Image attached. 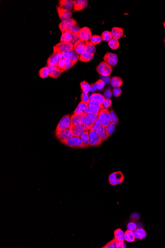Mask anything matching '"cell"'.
<instances>
[{"mask_svg": "<svg viewBox=\"0 0 165 248\" xmlns=\"http://www.w3.org/2000/svg\"><path fill=\"white\" fill-rule=\"evenodd\" d=\"M124 240L127 242H134L135 241V237L134 234V231L130 230H127L124 232Z\"/></svg>", "mask_w": 165, "mask_h": 248, "instance_id": "484cf974", "label": "cell"}, {"mask_svg": "<svg viewBox=\"0 0 165 248\" xmlns=\"http://www.w3.org/2000/svg\"><path fill=\"white\" fill-rule=\"evenodd\" d=\"M62 73V72L61 71H60V69L57 67L56 68L54 71V72L51 74L49 75V76L51 78H54L55 79V78H59V77L60 76V74H61Z\"/></svg>", "mask_w": 165, "mask_h": 248, "instance_id": "7bdbcfd3", "label": "cell"}, {"mask_svg": "<svg viewBox=\"0 0 165 248\" xmlns=\"http://www.w3.org/2000/svg\"><path fill=\"white\" fill-rule=\"evenodd\" d=\"M59 5L60 8L67 11H70L74 9V1L72 0H60Z\"/></svg>", "mask_w": 165, "mask_h": 248, "instance_id": "44dd1931", "label": "cell"}, {"mask_svg": "<svg viewBox=\"0 0 165 248\" xmlns=\"http://www.w3.org/2000/svg\"><path fill=\"white\" fill-rule=\"evenodd\" d=\"M56 136L59 141L66 140L73 137L74 135L71 128L56 131Z\"/></svg>", "mask_w": 165, "mask_h": 248, "instance_id": "52a82bcc", "label": "cell"}, {"mask_svg": "<svg viewBox=\"0 0 165 248\" xmlns=\"http://www.w3.org/2000/svg\"><path fill=\"white\" fill-rule=\"evenodd\" d=\"M123 80L119 77L114 76L110 80V83L114 88H120L123 84Z\"/></svg>", "mask_w": 165, "mask_h": 248, "instance_id": "d4e9b609", "label": "cell"}, {"mask_svg": "<svg viewBox=\"0 0 165 248\" xmlns=\"http://www.w3.org/2000/svg\"><path fill=\"white\" fill-rule=\"evenodd\" d=\"M78 34L80 40L84 42L89 41L92 36L90 29L87 27H84L81 28Z\"/></svg>", "mask_w": 165, "mask_h": 248, "instance_id": "8fae6325", "label": "cell"}, {"mask_svg": "<svg viewBox=\"0 0 165 248\" xmlns=\"http://www.w3.org/2000/svg\"><path fill=\"white\" fill-rule=\"evenodd\" d=\"M56 9H57L59 17L62 22L66 21L71 18L72 14L70 11L62 9L59 6L56 7Z\"/></svg>", "mask_w": 165, "mask_h": 248, "instance_id": "9a60e30c", "label": "cell"}, {"mask_svg": "<svg viewBox=\"0 0 165 248\" xmlns=\"http://www.w3.org/2000/svg\"><path fill=\"white\" fill-rule=\"evenodd\" d=\"M117 243L118 241L115 238L112 239L111 241L108 242V243L102 247L103 248H117Z\"/></svg>", "mask_w": 165, "mask_h": 248, "instance_id": "60d3db41", "label": "cell"}, {"mask_svg": "<svg viewBox=\"0 0 165 248\" xmlns=\"http://www.w3.org/2000/svg\"><path fill=\"white\" fill-rule=\"evenodd\" d=\"M63 59L62 53H54L47 60V65L49 66H57L59 60Z\"/></svg>", "mask_w": 165, "mask_h": 248, "instance_id": "30bf717a", "label": "cell"}, {"mask_svg": "<svg viewBox=\"0 0 165 248\" xmlns=\"http://www.w3.org/2000/svg\"><path fill=\"white\" fill-rule=\"evenodd\" d=\"M60 141L65 146L72 148H86L80 137L73 136L71 138L61 140Z\"/></svg>", "mask_w": 165, "mask_h": 248, "instance_id": "6da1fadb", "label": "cell"}, {"mask_svg": "<svg viewBox=\"0 0 165 248\" xmlns=\"http://www.w3.org/2000/svg\"><path fill=\"white\" fill-rule=\"evenodd\" d=\"M81 29L78 26V25H75L71 27L68 30V31L73 32V33H78L80 30H81Z\"/></svg>", "mask_w": 165, "mask_h": 248, "instance_id": "f5cc1de1", "label": "cell"}, {"mask_svg": "<svg viewBox=\"0 0 165 248\" xmlns=\"http://www.w3.org/2000/svg\"><path fill=\"white\" fill-rule=\"evenodd\" d=\"M101 37L102 40L106 41V42H109L113 38L111 32L109 31H104L102 33Z\"/></svg>", "mask_w": 165, "mask_h": 248, "instance_id": "e575fe53", "label": "cell"}, {"mask_svg": "<svg viewBox=\"0 0 165 248\" xmlns=\"http://www.w3.org/2000/svg\"><path fill=\"white\" fill-rule=\"evenodd\" d=\"M115 124L111 123L110 124L107 125V127H105V130H106L107 135L108 137H109L111 135V134L114 132V131H115Z\"/></svg>", "mask_w": 165, "mask_h": 248, "instance_id": "d590c367", "label": "cell"}, {"mask_svg": "<svg viewBox=\"0 0 165 248\" xmlns=\"http://www.w3.org/2000/svg\"><path fill=\"white\" fill-rule=\"evenodd\" d=\"M70 128L73 133L74 136L75 137H80L85 131H87L83 125H72Z\"/></svg>", "mask_w": 165, "mask_h": 248, "instance_id": "d6986e66", "label": "cell"}, {"mask_svg": "<svg viewBox=\"0 0 165 248\" xmlns=\"http://www.w3.org/2000/svg\"><path fill=\"white\" fill-rule=\"evenodd\" d=\"M96 132L98 133V134L99 135L101 138L102 139V140H104V141L108 138V137L107 135L106 130H105V127L103 126L102 125L100 128H98Z\"/></svg>", "mask_w": 165, "mask_h": 248, "instance_id": "1f68e13d", "label": "cell"}, {"mask_svg": "<svg viewBox=\"0 0 165 248\" xmlns=\"http://www.w3.org/2000/svg\"><path fill=\"white\" fill-rule=\"evenodd\" d=\"M75 25H78L76 20L73 18H71L66 21H63L59 24V28L62 32L67 31L71 27Z\"/></svg>", "mask_w": 165, "mask_h": 248, "instance_id": "7c38bea8", "label": "cell"}, {"mask_svg": "<svg viewBox=\"0 0 165 248\" xmlns=\"http://www.w3.org/2000/svg\"><path fill=\"white\" fill-rule=\"evenodd\" d=\"M102 40V38L101 36L97 35H95L92 36L90 39V42L95 46L99 44Z\"/></svg>", "mask_w": 165, "mask_h": 248, "instance_id": "74e56055", "label": "cell"}, {"mask_svg": "<svg viewBox=\"0 0 165 248\" xmlns=\"http://www.w3.org/2000/svg\"><path fill=\"white\" fill-rule=\"evenodd\" d=\"M68 50H74L73 45L70 43L60 42L54 47V53H62Z\"/></svg>", "mask_w": 165, "mask_h": 248, "instance_id": "9c48e42d", "label": "cell"}, {"mask_svg": "<svg viewBox=\"0 0 165 248\" xmlns=\"http://www.w3.org/2000/svg\"><path fill=\"white\" fill-rule=\"evenodd\" d=\"M101 126H102V124H101V121H99V119H97V120L95 122V123H93V125H92V127H91V128H90V129L92 130H93V131H97V130H98V128H100Z\"/></svg>", "mask_w": 165, "mask_h": 248, "instance_id": "ee69618b", "label": "cell"}, {"mask_svg": "<svg viewBox=\"0 0 165 248\" xmlns=\"http://www.w3.org/2000/svg\"><path fill=\"white\" fill-rule=\"evenodd\" d=\"M110 117H111V123L116 125L119 123L118 117L112 109L110 110Z\"/></svg>", "mask_w": 165, "mask_h": 248, "instance_id": "ab89813d", "label": "cell"}, {"mask_svg": "<svg viewBox=\"0 0 165 248\" xmlns=\"http://www.w3.org/2000/svg\"><path fill=\"white\" fill-rule=\"evenodd\" d=\"M104 95V97L106 98H110L111 97L112 95V92L110 89H107L105 91Z\"/></svg>", "mask_w": 165, "mask_h": 248, "instance_id": "db71d44e", "label": "cell"}, {"mask_svg": "<svg viewBox=\"0 0 165 248\" xmlns=\"http://www.w3.org/2000/svg\"><path fill=\"white\" fill-rule=\"evenodd\" d=\"M87 115L89 117V119H90L93 124L95 123V122L98 119V114H96V113H89Z\"/></svg>", "mask_w": 165, "mask_h": 248, "instance_id": "bcb514c9", "label": "cell"}, {"mask_svg": "<svg viewBox=\"0 0 165 248\" xmlns=\"http://www.w3.org/2000/svg\"><path fill=\"white\" fill-rule=\"evenodd\" d=\"M94 55L92 53L85 52L82 54L80 55L79 60L82 62H88L92 60Z\"/></svg>", "mask_w": 165, "mask_h": 248, "instance_id": "4316f807", "label": "cell"}, {"mask_svg": "<svg viewBox=\"0 0 165 248\" xmlns=\"http://www.w3.org/2000/svg\"><path fill=\"white\" fill-rule=\"evenodd\" d=\"M105 99V97L103 96H102V95H101L99 93H94L92 94V95L90 96V97L89 98V101L96 100V101H98V102H99L102 104Z\"/></svg>", "mask_w": 165, "mask_h": 248, "instance_id": "f1b7e54d", "label": "cell"}, {"mask_svg": "<svg viewBox=\"0 0 165 248\" xmlns=\"http://www.w3.org/2000/svg\"><path fill=\"white\" fill-rule=\"evenodd\" d=\"M108 45L110 48L113 50H116L120 46L119 42L118 39H115L113 38L111 40L108 42Z\"/></svg>", "mask_w": 165, "mask_h": 248, "instance_id": "d6a6232c", "label": "cell"}, {"mask_svg": "<svg viewBox=\"0 0 165 248\" xmlns=\"http://www.w3.org/2000/svg\"><path fill=\"white\" fill-rule=\"evenodd\" d=\"M66 65H65V66L63 69V72H64L65 71H67L69 69H70L71 68H72L73 66H74V65L76 64V63L72 62L71 60H69L66 59Z\"/></svg>", "mask_w": 165, "mask_h": 248, "instance_id": "f6af8a7d", "label": "cell"}, {"mask_svg": "<svg viewBox=\"0 0 165 248\" xmlns=\"http://www.w3.org/2000/svg\"><path fill=\"white\" fill-rule=\"evenodd\" d=\"M85 52L92 53V54H93V55H95L96 53V49L95 46L89 41L86 42Z\"/></svg>", "mask_w": 165, "mask_h": 248, "instance_id": "4dcf8cb0", "label": "cell"}, {"mask_svg": "<svg viewBox=\"0 0 165 248\" xmlns=\"http://www.w3.org/2000/svg\"><path fill=\"white\" fill-rule=\"evenodd\" d=\"M90 146L96 147L102 144L104 140H102L96 131L90 129L89 130Z\"/></svg>", "mask_w": 165, "mask_h": 248, "instance_id": "5b68a950", "label": "cell"}, {"mask_svg": "<svg viewBox=\"0 0 165 248\" xmlns=\"http://www.w3.org/2000/svg\"><path fill=\"white\" fill-rule=\"evenodd\" d=\"M88 106L89 113H93L96 114H98L101 110L104 108L102 104L96 100L89 101Z\"/></svg>", "mask_w": 165, "mask_h": 248, "instance_id": "ba28073f", "label": "cell"}, {"mask_svg": "<svg viewBox=\"0 0 165 248\" xmlns=\"http://www.w3.org/2000/svg\"><path fill=\"white\" fill-rule=\"evenodd\" d=\"M93 124L92 123L90 119H89V117L88 116L87 114H86L85 116L84 122H83V125L87 129V130H89L91 128V127H92Z\"/></svg>", "mask_w": 165, "mask_h": 248, "instance_id": "8d00e7d4", "label": "cell"}, {"mask_svg": "<svg viewBox=\"0 0 165 248\" xmlns=\"http://www.w3.org/2000/svg\"><path fill=\"white\" fill-rule=\"evenodd\" d=\"M63 59H67L76 63L79 60L80 55L77 54L74 50H68L62 53Z\"/></svg>", "mask_w": 165, "mask_h": 248, "instance_id": "5bb4252c", "label": "cell"}, {"mask_svg": "<svg viewBox=\"0 0 165 248\" xmlns=\"http://www.w3.org/2000/svg\"><path fill=\"white\" fill-rule=\"evenodd\" d=\"M135 236V239L138 240H143L146 236V232L145 230L143 228H138L134 232Z\"/></svg>", "mask_w": 165, "mask_h": 248, "instance_id": "cb8c5ba5", "label": "cell"}, {"mask_svg": "<svg viewBox=\"0 0 165 248\" xmlns=\"http://www.w3.org/2000/svg\"><path fill=\"white\" fill-rule=\"evenodd\" d=\"M88 1L87 0H75L74 1L73 12H78L87 8Z\"/></svg>", "mask_w": 165, "mask_h": 248, "instance_id": "ac0fdd59", "label": "cell"}, {"mask_svg": "<svg viewBox=\"0 0 165 248\" xmlns=\"http://www.w3.org/2000/svg\"><path fill=\"white\" fill-rule=\"evenodd\" d=\"M39 75L42 78H45L49 75V71L48 68L44 67L41 68L39 71Z\"/></svg>", "mask_w": 165, "mask_h": 248, "instance_id": "f35d334b", "label": "cell"}, {"mask_svg": "<svg viewBox=\"0 0 165 248\" xmlns=\"http://www.w3.org/2000/svg\"><path fill=\"white\" fill-rule=\"evenodd\" d=\"M164 43H165V39H164Z\"/></svg>", "mask_w": 165, "mask_h": 248, "instance_id": "94428289", "label": "cell"}, {"mask_svg": "<svg viewBox=\"0 0 165 248\" xmlns=\"http://www.w3.org/2000/svg\"><path fill=\"white\" fill-rule=\"evenodd\" d=\"M125 177L121 172H116L111 173L109 176V182L111 185H118L124 182Z\"/></svg>", "mask_w": 165, "mask_h": 248, "instance_id": "3957f363", "label": "cell"}, {"mask_svg": "<svg viewBox=\"0 0 165 248\" xmlns=\"http://www.w3.org/2000/svg\"><path fill=\"white\" fill-rule=\"evenodd\" d=\"M127 228H128V230L134 232L138 228V226H137V224L135 223H134V222H131V223H129L127 225Z\"/></svg>", "mask_w": 165, "mask_h": 248, "instance_id": "681fc988", "label": "cell"}, {"mask_svg": "<svg viewBox=\"0 0 165 248\" xmlns=\"http://www.w3.org/2000/svg\"><path fill=\"white\" fill-rule=\"evenodd\" d=\"M104 62L111 66H115L118 62V58L117 55L112 53H107L104 57Z\"/></svg>", "mask_w": 165, "mask_h": 248, "instance_id": "4fadbf2b", "label": "cell"}, {"mask_svg": "<svg viewBox=\"0 0 165 248\" xmlns=\"http://www.w3.org/2000/svg\"><path fill=\"white\" fill-rule=\"evenodd\" d=\"M81 89L83 93L88 94L90 91V85L86 81H83L80 83Z\"/></svg>", "mask_w": 165, "mask_h": 248, "instance_id": "836d02e7", "label": "cell"}, {"mask_svg": "<svg viewBox=\"0 0 165 248\" xmlns=\"http://www.w3.org/2000/svg\"><path fill=\"white\" fill-rule=\"evenodd\" d=\"M96 88L95 86V84H94L90 85V92H95L96 90Z\"/></svg>", "mask_w": 165, "mask_h": 248, "instance_id": "680465c9", "label": "cell"}, {"mask_svg": "<svg viewBox=\"0 0 165 248\" xmlns=\"http://www.w3.org/2000/svg\"><path fill=\"white\" fill-rule=\"evenodd\" d=\"M82 141L84 144L86 148L90 146V140H89V130L85 131L82 135L80 137Z\"/></svg>", "mask_w": 165, "mask_h": 248, "instance_id": "f546056e", "label": "cell"}, {"mask_svg": "<svg viewBox=\"0 0 165 248\" xmlns=\"http://www.w3.org/2000/svg\"><path fill=\"white\" fill-rule=\"evenodd\" d=\"M126 248V245L124 243V241H120L118 242L117 243V248Z\"/></svg>", "mask_w": 165, "mask_h": 248, "instance_id": "11a10c76", "label": "cell"}, {"mask_svg": "<svg viewBox=\"0 0 165 248\" xmlns=\"http://www.w3.org/2000/svg\"><path fill=\"white\" fill-rule=\"evenodd\" d=\"M96 71L102 76H109L112 71V67L106 62H101L97 66Z\"/></svg>", "mask_w": 165, "mask_h": 248, "instance_id": "277c9868", "label": "cell"}, {"mask_svg": "<svg viewBox=\"0 0 165 248\" xmlns=\"http://www.w3.org/2000/svg\"><path fill=\"white\" fill-rule=\"evenodd\" d=\"M163 26L164 27V28H165V22H164V23H163Z\"/></svg>", "mask_w": 165, "mask_h": 248, "instance_id": "91938a15", "label": "cell"}, {"mask_svg": "<svg viewBox=\"0 0 165 248\" xmlns=\"http://www.w3.org/2000/svg\"><path fill=\"white\" fill-rule=\"evenodd\" d=\"M89 113L88 103L81 102L74 112L75 114H87Z\"/></svg>", "mask_w": 165, "mask_h": 248, "instance_id": "2e32d148", "label": "cell"}, {"mask_svg": "<svg viewBox=\"0 0 165 248\" xmlns=\"http://www.w3.org/2000/svg\"><path fill=\"white\" fill-rule=\"evenodd\" d=\"M111 33L113 38L118 40L123 36L124 30L120 27H114L112 29Z\"/></svg>", "mask_w": 165, "mask_h": 248, "instance_id": "603a6c76", "label": "cell"}, {"mask_svg": "<svg viewBox=\"0 0 165 248\" xmlns=\"http://www.w3.org/2000/svg\"><path fill=\"white\" fill-rule=\"evenodd\" d=\"M72 126L71 122V116L69 114L63 116L60 121L58 123L56 131H59L62 130L70 128Z\"/></svg>", "mask_w": 165, "mask_h": 248, "instance_id": "8992f818", "label": "cell"}, {"mask_svg": "<svg viewBox=\"0 0 165 248\" xmlns=\"http://www.w3.org/2000/svg\"><path fill=\"white\" fill-rule=\"evenodd\" d=\"M89 98H90V97L87 94L82 93L81 95V102L85 103H89Z\"/></svg>", "mask_w": 165, "mask_h": 248, "instance_id": "f907efd6", "label": "cell"}, {"mask_svg": "<svg viewBox=\"0 0 165 248\" xmlns=\"http://www.w3.org/2000/svg\"><path fill=\"white\" fill-rule=\"evenodd\" d=\"M66 59H62L59 60L58 65H57V68H59L60 69V71H62V73L63 72V70L65 66L66 65Z\"/></svg>", "mask_w": 165, "mask_h": 248, "instance_id": "7dc6e473", "label": "cell"}, {"mask_svg": "<svg viewBox=\"0 0 165 248\" xmlns=\"http://www.w3.org/2000/svg\"><path fill=\"white\" fill-rule=\"evenodd\" d=\"M72 39H73L72 32H70L68 31H65L64 32H62V36L60 38V42L67 43L71 44Z\"/></svg>", "mask_w": 165, "mask_h": 248, "instance_id": "7402d4cb", "label": "cell"}, {"mask_svg": "<svg viewBox=\"0 0 165 248\" xmlns=\"http://www.w3.org/2000/svg\"><path fill=\"white\" fill-rule=\"evenodd\" d=\"M48 71H49V75H50V74H51L54 72V70L56 68L57 66H48Z\"/></svg>", "mask_w": 165, "mask_h": 248, "instance_id": "9f6ffc18", "label": "cell"}, {"mask_svg": "<svg viewBox=\"0 0 165 248\" xmlns=\"http://www.w3.org/2000/svg\"><path fill=\"white\" fill-rule=\"evenodd\" d=\"M114 238L118 241H124V232L120 228H118L115 230L114 232Z\"/></svg>", "mask_w": 165, "mask_h": 248, "instance_id": "83f0119b", "label": "cell"}, {"mask_svg": "<svg viewBox=\"0 0 165 248\" xmlns=\"http://www.w3.org/2000/svg\"><path fill=\"white\" fill-rule=\"evenodd\" d=\"M85 115L86 114H73L71 116L72 125H83Z\"/></svg>", "mask_w": 165, "mask_h": 248, "instance_id": "ffe728a7", "label": "cell"}, {"mask_svg": "<svg viewBox=\"0 0 165 248\" xmlns=\"http://www.w3.org/2000/svg\"><path fill=\"white\" fill-rule=\"evenodd\" d=\"M102 105H103L104 108L107 109V108L111 107V105H112V101H111V100L109 98H106L104 100L103 103H102Z\"/></svg>", "mask_w": 165, "mask_h": 248, "instance_id": "c3c4849f", "label": "cell"}, {"mask_svg": "<svg viewBox=\"0 0 165 248\" xmlns=\"http://www.w3.org/2000/svg\"><path fill=\"white\" fill-rule=\"evenodd\" d=\"M73 49L77 54L81 55L85 52L86 42L80 40L74 45Z\"/></svg>", "mask_w": 165, "mask_h": 248, "instance_id": "e0dca14e", "label": "cell"}, {"mask_svg": "<svg viewBox=\"0 0 165 248\" xmlns=\"http://www.w3.org/2000/svg\"><path fill=\"white\" fill-rule=\"evenodd\" d=\"M98 119L101 121L102 126L106 127L111 123V117L109 110L106 108H103L101 110L98 114Z\"/></svg>", "mask_w": 165, "mask_h": 248, "instance_id": "7a4b0ae2", "label": "cell"}, {"mask_svg": "<svg viewBox=\"0 0 165 248\" xmlns=\"http://www.w3.org/2000/svg\"><path fill=\"white\" fill-rule=\"evenodd\" d=\"M105 83L102 79H99L95 83V85L96 89L98 90H101L105 86Z\"/></svg>", "mask_w": 165, "mask_h": 248, "instance_id": "b9f144b4", "label": "cell"}, {"mask_svg": "<svg viewBox=\"0 0 165 248\" xmlns=\"http://www.w3.org/2000/svg\"><path fill=\"white\" fill-rule=\"evenodd\" d=\"M122 90L120 89V88H114V90L113 91V95H114V97H115L116 98L120 97L121 95Z\"/></svg>", "mask_w": 165, "mask_h": 248, "instance_id": "816d5d0a", "label": "cell"}, {"mask_svg": "<svg viewBox=\"0 0 165 248\" xmlns=\"http://www.w3.org/2000/svg\"><path fill=\"white\" fill-rule=\"evenodd\" d=\"M101 79L104 81L106 83H108L110 82V78L109 76H102V79Z\"/></svg>", "mask_w": 165, "mask_h": 248, "instance_id": "6f0895ef", "label": "cell"}]
</instances>
